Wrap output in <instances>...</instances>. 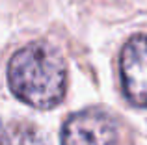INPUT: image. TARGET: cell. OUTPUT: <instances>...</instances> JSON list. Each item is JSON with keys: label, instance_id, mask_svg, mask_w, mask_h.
I'll return each instance as SVG.
<instances>
[{"label": "cell", "instance_id": "2", "mask_svg": "<svg viewBox=\"0 0 147 145\" xmlns=\"http://www.w3.org/2000/svg\"><path fill=\"white\" fill-rule=\"evenodd\" d=\"M119 125L108 112L84 110L65 121L61 145H119Z\"/></svg>", "mask_w": 147, "mask_h": 145}, {"label": "cell", "instance_id": "4", "mask_svg": "<svg viewBox=\"0 0 147 145\" xmlns=\"http://www.w3.org/2000/svg\"><path fill=\"white\" fill-rule=\"evenodd\" d=\"M0 145H47L43 134L30 125H11L4 130Z\"/></svg>", "mask_w": 147, "mask_h": 145}, {"label": "cell", "instance_id": "3", "mask_svg": "<svg viewBox=\"0 0 147 145\" xmlns=\"http://www.w3.org/2000/svg\"><path fill=\"white\" fill-rule=\"evenodd\" d=\"M119 65L127 99L136 106H147V36H136L127 41Z\"/></svg>", "mask_w": 147, "mask_h": 145}, {"label": "cell", "instance_id": "1", "mask_svg": "<svg viewBox=\"0 0 147 145\" xmlns=\"http://www.w3.org/2000/svg\"><path fill=\"white\" fill-rule=\"evenodd\" d=\"M7 82L19 101L39 110L54 108L65 95L63 58L47 43H30L9 60Z\"/></svg>", "mask_w": 147, "mask_h": 145}, {"label": "cell", "instance_id": "5", "mask_svg": "<svg viewBox=\"0 0 147 145\" xmlns=\"http://www.w3.org/2000/svg\"><path fill=\"white\" fill-rule=\"evenodd\" d=\"M2 136H4V128H2V125H0V142H2Z\"/></svg>", "mask_w": 147, "mask_h": 145}]
</instances>
